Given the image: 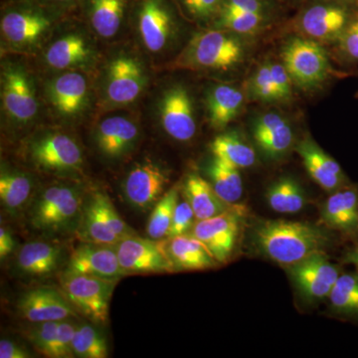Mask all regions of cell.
<instances>
[{
    "label": "cell",
    "instance_id": "obj_1",
    "mask_svg": "<svg viewBox=\"0 0 358 358\" xmlns=\"http://www.w3.org/2000/svg\"><path fill=\"white\" fill-rule=\"evenodd\" d=\"M255 243L271 260L282 266L294 265L329 244V234L310 223L268 220L259 224Z\"/></svg>",
    "mask_w": 358,
    "mask_h": 358
},
{
    "label": "cell",
    "instance_id": "obj_2",
    "mask_svg": "<svg viewBox=\"0 0 358 358\" xmlns=\"http://www.w3.org/2000/svg\"><path fill=\"white\" fill-rule=\"evenodd\" d=\"M246 49L234 33L225 29L197 33L176 61V67L192 70H230L243 62Z\"/></svg>",
    "mask_w": 358,
    "mask_h": 358
},
{
    "label": "cell",
    "instance_id": "obj_3",
    "mask_svg": "<svg viewBox=\"0 0 358 358\" xmlns=\"http://www.w3.org/2000/svg\"><path fill=\"white\" fill-rule=\"evenodd\" d=\"M84 197L81 186L75 183H57L44 188L33 201L30 223L43 232H65L78 227Z\"/></svg>",
    "mask_w": 358,
    "mask_h": 358
},
{
    "label": "cell",
    "instance_id": "obj_4",
    "mask_svg": "<svg viewBox=\"0 0 358 358\" xmlns=\"http://www.w3.org/2000/svg\"><path fill=\"white\" fill-rule=\"evenodd\" d=\"M61 13L35 0H8L2 9V36L16 47L33 46L50 31Z\"/></svg>",
    "mask_w": 358,
    "mask_h": 358
},
{
    "label": "cell",
    "instance_id": "obj_5",
    "mask_svg": "<svg viewBox=\"0 0 358 358\" xmlns=\"http://www.w3.org/2000/svg\"><path fill=\"white\" fill-rule=\"evenodd\" d=\"M117 282L64 272L61 291L78 313L95 324H105L109 320L110 299Z\"/></svg>",
    "mask_w": 358,
    "mask_h": 358
},
{
    "label": "cell",
    "instance_id": "obj_6",
    "mask_svg": "<svg viewBox=\"0 0 358 358\" xmlns=\"http://www.w3.org/2000/svg\"><path fill=\"white\" fill-rule=\"evenodd\" d=\"M282 63L292 81L303 89H313L327 81L331 64L319 42L306 37H293L281 52Z\"/></svg>",
    "mask_w": 358,
    "mask_h": 358
},
{
    "label": "cell",
    "instance_id": "obj_7",
    "mask_svg": "<svg viewBox=\"0 0 358 358\" xmlns=\"http://www.w3.org/2000/svg\"><path fill=\"white\" fill-rule=\"evenodd\" d=\"M357 8L334 0H315L299 14L296 28L301 36L319 43L338 42Z\"/></svg>",
    "mask_w": 358,
    "mask_h": 358
},
{
    "label": "cell",
    "instance_id": "obj_8",
    "mask_svg": "<svg viewBox=\"0 0 358 358\" xmlns=\"http://www.w3.org/2000/svg\"><path fill=\"white\" fill-rule=\"evenodd\" d=\"M131 235L115 245L124 275L169 274L176 272L166 242Z\"/></svg>",
    "mask_w": 358,
    "mask_h": 358
},
{
    "label": "cell",
    "instance_id": "obj_9",
    "mask_svg": "<svg viewBox=\"0 0 358 358\" xmlns=\"http://www.w3.org/2000/svg\"><path fill=\"white\" fill-rule=\"evenodd\" d=\"M131 13L145 48L152 53L164 50L176 29L171 0H134Z\"/></svg>",
    "mask_w": 358,
    "mask_h": 358
},
{
    "label": "cell",
    "instance_id": "obj_10",
    "mask_svg": "<svg viewBox=\"0 0 358 358\" xmlns=\"http://www.w3.org/2000/svg\"><path fill=\"white\" fill-rule=\"evenodd\" d=\"M29 157L42 171L58 174L79 171L84 164L83 152L74 138L62 133H49L30 143Z\"/></svg>",
    "mask_w": 358,
    "mask_h": 358
},
{
    "label": "cell",
    "instance_id": "obj_11",
    "mask_svg": "<svg viewBox=\"0 0 358 358\" xmlns=\"http://www.w3.org/2000/svg\"><path fill=\"white\" fill-rule=\"evenodd\" d=\"M169 182V176L162 166L145 160L136 164L127 174L122 192L129 205L147 211L154 208L164 196Z\"/></svg>",
    "mask_w": 358,
    "mask_h": 358
},
{
    "label": "cell",
    "instance_id": "obj_12",
    "mask_svg": "<svg viewBox=\"0 0 358 358\" xmlns=\"http://www.w3.org/2000/svg\"><path fill=\"white\" fill-rule=\"evenodd\" d=\"M242 211L236 205L217 216L199 220L193 226V236L208 248L218 263L227 262L234 251L239 236Z\"/></svg>",
    "mask_w": 358,
    "mask_h": 358
},
{
    "label": "cell",
    "instance_id": "obj_13",
    "mask_svg": "<svg viewBox=\"0 0 358 358\" xmlns=\"http://www.w3.org/2000/svg\"><path fill=\"white\" fill-rule=\"evenodd\" d=\"M289 274L301 296L310 301L329 298L341 275L338 268L329 262L322 252L289 266Z\"/></svg>",
    "mask_w": 358,
    "mask_h": 358
},
{
    "label": "cell",
    "instance_id": "obj_14",
    "mask_svg": "<svg viewBox=\"0 0 358 358\" xmlns=\"http://www.w3.org/2000/svg\"><path fill=\"white\" fill-rule=\"evenodd\" d=\"M162 129L173 140L192 141L197 131L192 96L182 85H176L164 92L159 103Z\"/></svg>",
    "mask_w": 358,
    "mask_h": 358
},
{
    "label": "cell",
    "instance_id": "obj_15",
    "mask_svg": "<svg viewBox=\"0 0 358 358\" xmlns=\"http://www.w3.org/2000/svg\"><path fill=\"white\" fill-rule=\"evenodd\" d=\"M1 98L7 115L17 124H27L38 112L31 80L20 67L9 66L2 72Z\"/></svg>",
    "mask_w": 358,
    "mask_h": 358
},
{
    "label": "cell",
    "instance_id": "obj_16",
    "mask_svg": "<svg viewBox=\"0 0 358 358\" xmlns=\"http://www.w3.org/2000/svg\"><path fill=\"white\" fill-rule=\"evenodd\" d=\"M145 75L138 59L122 55L110 61L106 76V98L115 106L129 105L145 88Z\"/></svg>",
    "mask_w": 358,
    "mask_h": 358
},
{
    "label": "cell",
    "instance_id": "obj_17",
    "mask_svg": "<svg viewBox=\"0 0 358 358\" xmlns=\"http://www.w3.org/2000/svg\"><path fill=\"white\" fill-rule=\"evenodd\" d=\"M17 310L21 317L32 324L67 320L78 313L62 291L46 286L25 292L18 300Z\"/></svg>",
    "mask_w": 358,
    "mask_h": 358
},
{
    "label": "cell",
    "instance_id": "obj_18",
    "mask_svg": "<svg viewBox=\"0 0 358 358\" xmlns=\"http://www.w3.org/2000/svg\"><path fill=\"white\" fill-rule=\"evenodd\" d=\"M65 272L117 281L124 275L115 245L85 243L71 254Z\"/></svg>",
    "mask_w": 358,
    "mask_h": 358
},
{
    "label": "cell",
    "instance_id": "obj_19",
    "mask_svg": "<svg viewBox=\"0 0 358 358\" xmlns=\"http://www.w3.org/2000/svg\"><path fill=\"white\" fill-rule=\"evenodd\" d=\"M252 134L257 145L268 159H279L293 145V129L288 120L277 112L265 113L256 117L252 124Z\"/></svg>",
    "mask_w": 358,
    "mask_h": 358
},
{
    "label": "cell",
    "instance_id": "obj_20",
    "mask_svg": "<svg viewBox=\"0 0 358 358\" xmlns=\"http://www.w3.org/2000/svg\"><path fill=\"white\" fill-rule=\"evenodd\" d=\"M140 129L131 119L122 115L107 117L96 129L99 152L108 159H119L131 152L138 141Z\"/></svg>",
    "mask_w": 358,
    "mask_h": 358
},
{
    "label": "cell",
    "instance_id": "obj_21",
    "mask_svg": "<svg viewBox=\"0 0 358 358\" xmlns=\"http://www.w3.org/2000/svg\"><path fill=\"white\" fill-rule=\"evenodd\" d=\"M48 93L59 114L75 117L83 112L88 102V83L83 75L71 71L51 81Z\"/></svg>",
    "mask_w": 358,
    "mask_h": 358
},
{
    "label": "cell",
    "instance_id": "obj_22",
    "mask_svg": "<svg viewBox=\"0 0 358 358\" xmlns=\"http://www.w3.org/2000/svg\"><path fill=\"white\" fill-rule=\"evenodd\" d=\"M296 152L308 173L320 187L327 192H336L345 185L346 178L341 166L310 138L301 141L296 145Z\"/></svg>",
    "mask_w": 358,
    "mask_h": 358
},
{
    "label": "cell",
    "instance_id": "obj_23",
    "mask_svg": "<svg viewBox=\"0 0 358 358\" xmlns=\"http://www.w3.org/2000/svg\"><path fill=\"white\" fill-rule=\"evenodd\" d=\"M134 0H82L90 25L103 38H112L121 30L133 8Z\"/></svg>",
    "mask_w": 358,
    "mask_h": 358
},
{
    "label": "cell",
    "instance_id": "obj_24",
    "mask_svg": "<svg viewBox=\"0 0 358 358\" xmlns=\"http://www.w3.org/2000/svg\"><path fill=\"white\" fill-rule=\"evenodd\" d=\"M62 258L60 246L35 240L21 247L16 257V268L28 277H45L57 270Z\"/></svg>",
    "mask_w": 358,
    "mask_h": 358
},
{
    "label": "cell",
    "instance_id": "obj_25",
    "mask_svg": "<svg viewBox=\"0 0 358 358\" xmlns=\"http://www.w3.org/2000/svg\"><path fill=\"white\" fill-rule=\"evenodd\" d=\"M183 194L192 207L197 221L214 217L236 206V204L231 205L223 201L210 182L197 173L186 176Z\"/></svg>",
    "mask_w": 358,
    "mask_h": 358
},
{
    "label": "cell",
    "instance_id": "obj_26",
    "mask_svg": "<svg viewBox=\"0 0 358 358\" xmlns=\"http://www.w3.org/2000/svg\"><path fill=\"white\" fill-rule=\"evenodd\" d=\"M166 248L176 270H205L218 263L208 248L193 235L169 238Z\"/></svg>",
    "mask_w": 358,
    "mask_h": 358
},
{
    "label": "cell",
    "instance_id": "obj_27",
    "mask_svg": "<svg viewBox=\"0 0 358 358\" xmlns=\"http://www.w3.org/2000/svg\"><path fill=\"white\" fill-rule=\"evenodd\" d=\"M324 223L333 229L353 232L358 229V192L341 188L329 197L322 210Z\"/></svg>",
    "mask_w": 358,
    "mask_h": 358
},
{
    "label": "cell",
    "instance_id": "obj_28",
    "mask_svg": "<svg viewBox=\"0 0 358 358\" xmlns=\"http://www.w3.org/2000/svg\"><path fill=\"white\" fill-rule=\"evenodd\" d=\"M244 94L237 87L217 85L208 91L206 96L209 122L215 129H224L241 112Z\"/></svg>",
    "mask_w": 358,
    "mask_h": 358
},
{
    "label": "cell",
    "instance_id": "obj_29",
    "mask_svg": "<svg viewBox=\"0 0 358 358\" xmlns=\"http://www.w3.org/2000/svg\"><path fill=\"white\" fill-rule=\"evenodd\" d=\"M92 51L88 42L79 34L61 37L50 45L45 59L53 69L67 70L88 62Z\"/></svg>",
    "mask_w": 358,
    "mask_h": 358
},
{
    "label": "cell",
    "instance_id": "obj_30",
    "mask_svg": "<svg viewBox=\"0 0 358 358\" xmlns=\"http://www.w3.org/2000/svg\"><path fill=\"white\" fill-rule=\"evenodd\" d=\"M33 181L28 174L2 167L0 174V201L11 215L20 213L32 196Z\"/></svg>",
    "mask_w": 358,
    "mask_h": 358
},
{
    "label": "cell",
    "instance_id": "obj_31",
    "mask_svg": "<svg viewBox=\"0 0 358 358\" xmlns=\"http://www.w3.org/2000/svg\"><path fill=\"white\" fill-rule=\"evenodd\" d=\"M210 185L226 203L235 205L243 194V181L239 169L214 157L207 169Z\"/></svg>",
    "mask_w": 358,
    "mask_h": 358
},
{
    "label": "cell",
    "instance_id": "obj_32",
    "mask_svg": "<svg viewBox=\"0 0 358 358\" xmlns=\"http://www.w3.org/2000/svg\"><path fill=\"white\" fill-rule=\"evenodd\" d=\"M210 148L214 157L237 169H246L255 164V150L234 131L216 136Z\"/></svg>",
    "mask_w": 358,
    "mask_h": 358
},
{
    "label": "cell",
    "instance_id": "obj_33",
    "mask_svg": "<svg viewBox=\"0 0 358 358\" xmlns=\"http://www.w3.org/2000/svg\"><path fill=\"white\" fill-rule=\"evenodd\" d=\"M78 231L85 243L115 245L120 241V238L115 236L103 220L98 204L92 194L85 201Z\"/></svg>",
    "mask_w": 358,
    "mask_h": 358
},
{
    "label": "cell",
    "instance_id": "obj_34",
    "mask_svg": "<svg viewBox=\"0 0 358 358\" xmlns=\"http://www.w3.org/2000/svg\"><path fill=\"white\" fill-rule=\"evenodd\" d=\"M268 203L278 213H298L305 207V193L300 185L291 178H282L270 186Z\"/></svg>",
    "mask_w": 358,
    "mask_h": 358
},
{
    "label": "cell",
    "instance_id": "obj_35",
    "mask_svg": "<svg viewBox=\"0 0 358 358\" xmlns=\"http://www.w3.org/2000/svg\"><path fill=\"white\" fill-rule=\"evenodd\" d=\"M178 201V186H173L164 193V196L152 208L147 224L148 238L152 240H162L169 236L174 210Z\"/></svg>",
    "mask_w": 358,
    "mask_h": 358
},
{
    "label": "cell",
    "instance_id": "obj_36",
    "mask_svg": "<svg viewBox=\"0 0 358 358\" xmlns=\"http://www.w3.org/2000/svg\"><path fill=\"white\" fill-rule=\"evenodd\" d=\"M75 357L81 358H107L108 343L103 334L96 327L82 324L76 327L72 343Z\"/></svg>",
    "mask_w": 358,
    "mask_h": 358
},
{
    "label": "cell",
    "instance_id": "obj_37",
    "mask_svg": "<svg viewBox=\"0 0 358 358\" xmlns=\"http://www.w3.org/2000/svg\"><path fill=\"white\" fill-rule=\"evenodd\" d=\"M329 299L336 312L358 315V274L339 275Z\"/></svg>",
    "mask_w": 358,
    "mask_h": 358
},
{
    "label": "cell",
    "instance_id": "obj_38",
    "mask_svg": "<svg viewBox=\"0 0 358 358\" xmlns=\"http://www.w3.org/2000/svg\"><path fill=\"white\" fill-rule=\"evenodd\" d=\"M268 18V14L262 13H221L216 17V25L234 34L252 35L265 27Z\"/></svg>",
    "mask_w": 358,
    "mask_h": 358
},
{
    "label": "cell",
    "instance_id": "obj_39",
    "mask_svg": "<svg viewBox=\"0 0 358 358\" xmlns=\"http://www.w3.org/2000/svg\"><path fill=\"white\" fill-rule=\"evenodd\" d=\"M60 320L36 322L28 327L25 331L26 338L40 355L53 358L54 345L57 336Z\"/></svg>",
    "mask_w": 358,
    "mask_h": 358
},
{
    "label": "cell",
    "instance_id": "obj_40",
    "mask_svg": "<svg viewBox=\"0 0 358 358\" xmlns=\"http://www.w3.org/2000/svg\"><path fill=\"white\" fill-rule=\"evenodd\" d=\"M248 95L252 100L263 103H278L277 96L271 76L270 62L257 68L248 82Z\"/></svg>",
    "mask_w": 358,
    "mask_h": 358
},
{
    "label": "cell",
    "instance_id": "obj_41",
    "mask_svg": "<svg viewBox=\"0 0 358 358\" xmlns=\"http://www.w3.org/2000/svg\"><path fill=\"white\" fill-rule=\"evenodd\" d=\"M92 195H93L96 204H98L103 220H105L108 227L114 233L115 236L119 237L120 240H121L122 238L136 235V232L129 227L128 224L124 222V219L117 213L114 204H113L110 197L106 193L96 192Z\"/></svg>",
    "mask_w": 358,
    "mask_h": 358
},
{
    "label": "cell",
    "instance_id": "obj_42",
    "mask_svg": "<svg viewBox=\"0 0 358 358\" xmlns=\"http://www.w3.org/2000/svg\"><path fill=\"white\" fill-rule=\"evenodd\" d=\"M192 20L206 21L217 17L223 0H176Z\"/></svg>",
    "mask_w": 358,
    "mask_h": 358
},
{
    "label": "cell",
    "instance_id": "obj_43",
    "mask_svg": "<svg viewBox=\"0 0 358 358\" xmlns=\"http://www.w3.org/2000/svg\"><path fill=\"white\" fill-rule=\"evenodd\" d=\"M336 43L343 60L358 63V8Z\"/></svg>",
    "mask_w": 358,
    "mask_h": 358
},
{
    "label": "cell",
    "instance_id": "obj_44",
    "mask_svg": "<svg viewBox=\"0 0 358 358\" xmlns=\"http://www.w3.org/2000/svg\"><path fill=\"white\" fill-rule=\"evenodd\" d=\"M77 324H73L70 319L60 320L58 326L57 336L54 345L53 358L74 357L72 343Z\"/></svg>",
    "mask_w": 358,
    "mask_h": 358
},
{
    "label": "cell",
    "instance_id": "obj_45",
    "mask_svg": "<svg viewBox=\"0 0 358 358\" xmlns=\"http://www.w3.org/2000/svg\"><path fill=\"white\" fill-rule=\"evenodd\" d=\"M271 76L277 96L278 103L289 102L293 98L291 77L282 63L270 62Z\"/></svg>",
    "mask_w": 358,
    "mask_h": 358
},
{
    "label": "cell",
    "instance_id": "obj_46",
    "mask_svg": "<svg viewBox=\"0 0 358 358\" xmlns=\"http://www.w3.org/2000/svg\"><path fill=\"white\" fill-rule=\"evenodd\" d=\"M194 212L192 207L190 206L187 200L178 201L176 205L173 223H171V229H169V236L167 238H173L179 235L186 234L194 226L195 220Z\"/></svg>",
    "mask_w": 358,
    "mask_h": 358
},
{
    "label": "cell",
    "instance_id": "obj_47",
    "mask_svg": "<svg viewBox=\"0 0 358 358\" xmlns=\"http://www.w3.org/2000/svg\"><path fill=\"white\" fill-rule=\"evenodd\" d=\"M271 10H272V2L270 0H223L219 14L251 13L268 15Z\"/></svg>",
    "mask_w": 358,
    "mask_h": 358
},
{
    "label": "cell",
    "instance_id": "obj_48",
    "mask_svg": "<svg viewBox=\"0 0 358 358\" xmlns=\"http://www.w3.org/2000/svg\"><path fill=\"white\" fill-rule=\"evenodd\" d=\"M0 357L1 358H30L31 353L23 346L13 341L2 338L0 341Z\"/></svg>",
    "mask_w": 358,
    "mask_h": 358
},
{
    "label": "cell",
    "instance_id": "obj_49",
    "mask_svg": "<svg viewBox=\"0 0 358 358\" xmlns=\"http://www.w3.org/2000/svg\"><path fill=\"white\" fill-rule=\"evenodd\" d=\"M15 241L13 234L9 232L7 228L1 226L0 228V258L1 260L7 258L14 251Z\"/></svg>",
    "mask_w": 358,
    "mask_h": 358
},
{
    "label": "cell",
    "instance_id": "obj_50",
    "mask_svg": "<svg viewBox=\"0 0 358 358\" xmlns=\"http://www.w3.org/2000/svg\"><path fill=\"white\" fill-rule=\"evenodd\" d=\"M35 1L63 13V11L81 6L82 0H35Z\"/></svg>",
    "mask_w": 358,
    "mask_h": 358
},
{
    "label": "cell",
    "instance_id": "obj_51",
    "mask_svg": "<svg viewBox=\"0 0 358 358\" xmlns=\"http://www.w3.org/2000/svg\"><path fill=\"white\" fill-rule=\"evenodd\" d=\"M346 261H348V263H352V265H355L358 273V247L357 249L353 250V251L348 254V257H346Z\"/></svg>",
    "mask_w": 358,
    "mask_h": 358
},
{
    "label": "cell",
    "instance_id": "obj_52",
    "mask_svg": "<svg viewBox=\"0 0 358 358\" xmlns=\"http://www.w3.org/2000/svg\"><path fill=\"white\" fill-rule=\"evenodd\" d=\"M334 1L341 2V3L348 4V6H358V0H334Z\"/></svg>",
    "mask_w": 358,
    "mask_h": 358
},
{
    "label": "cell",
    "instance_id": "obj_53",
    "mask_svg": "<svg viewBox=\"0 0 358 358\" xmlns=\"http://www.w3.org/2000/svg\"><path fill=\"white\" fill-rule=\"evenodd\" d=\"M289 1H298V0H289Z\"/></svg>",
    "mask_w": 358,
    "mask_h": 358
}]
</instances>
